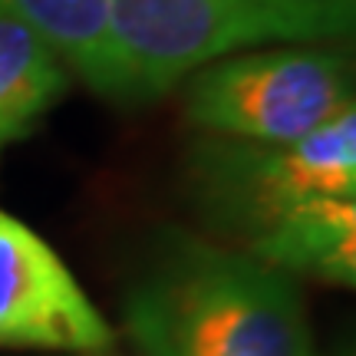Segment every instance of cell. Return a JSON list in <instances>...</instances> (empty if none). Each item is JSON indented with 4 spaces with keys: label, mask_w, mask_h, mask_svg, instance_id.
<instances>
[{
    "label": "cell",
    "mask_w": 356,
    "mask_h": 356,
    "mask_svg": "<svg viewBox=\"0 0 356 356\" xmlns=\"http://www.w3.org/2000/svg\"><path fill=\"white\" fill-rule=\"evenodd\" d=\"M353 20L356 0H109L126 102L155 99L234 50L343 37Z\"/></svg>",
    "instance_id": "2"
},
{
    "label": "cell",
    "mask_w": 356,
    "mask_h": 356,
    "mask_svg": "<svg viewBox=\"0 0 356 356\" xmlns=\"http://www.w3.org/2000/svg\"><path fill=\"white\" fill-rule=\"evenodd\" d=\"M353 106V66L343 53L264 50L204 63L188 76L185 113L221 139L293 142Z\"/></svg>",
    "instance_id": "4"
},
{
    "label": "cell",
    "mask_w": 356,
    "mask_h": 356,
    "mask_svg": "<svg viewBox=\"0 0 356 356\" xmlns=\"http://www.w3.org/2000/svg\"><path fill=\"white\" fill-rule=\"evenodd\" d=\"M0 13L33 26L89 89L126 102V76L109 30V0H0Z\"/></svg>",
    "instance_id": "7"
},
{
    "label": "cell",
    "mask_w": 356,
    "mask_h": 356,
    "mask_svg": "<svg viewBox=\"0 0 356 356\" xmlns=\"http://www.w3.org/2000/svg\"><path fill=\"white\" fill-rule=\"evenodd\" d=\"M0 346L102 353L113 330L60 254L0 211Z\"/></svg>",
    "instance_id": "5"
},
{
    "label": "cell",
    "mask_w": 356,
    "mask_h": 356,
    "mask_svg": "<svg viewBox=\"0 0 356 356\" xmlns=\"http://www.w3.org/2000/svg\"><path fill=\"white\" fill-rule=\"evenodd\" d=\"M66 89L60 53L33 26L0 13V149L30 136Z\"/></svg>",
    "instance_id": "8"
},
{
    "label": "cell",
    "mask_w": 356,
    "mask_h": 356,
    "mask_svg": "<svg viewBox=\"0 0 356 356\" xmlns=\"http://www.w3.org/2000/svg\"><path fill=\"white\" fill-rule=\"evenodd\" d=\"M126 327L145 356H317L287 270L181 234L129 291Z\"/></svg>",
    "instance_id": "1"
},
{
    "label": "cell",
    "mask_w": 356,
    "mask_h": 356,
    "mask_svg": "<svg viewBox=\"0 0 356 356\" xmlns=\"http://www.w3.org/2000/svg\"><path fill=\"white\" fill-rule=\"evenodd\" d=\"M248 254L333 284L356 280V198H314L277 221Z\"/></svg>",
    "instance_id": "6"
},
{
    "label": "cell",
    "mask_w": 356,
    "mask_h": 356,
    "mask_svg": "<svg viewBox=\"0 0 356 356\" xmlns=\"http://www.w3.org/2000/svg\"><path fill=\"white\" fill-rule=\"evenodd\" d=\"M188 178L198 211L254 248L300 204L327 195L356 198V106L293 142H202Z\"/></svg>",
    "instance_id": "3"
}]
</instances>
